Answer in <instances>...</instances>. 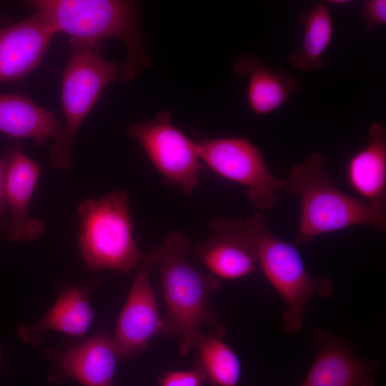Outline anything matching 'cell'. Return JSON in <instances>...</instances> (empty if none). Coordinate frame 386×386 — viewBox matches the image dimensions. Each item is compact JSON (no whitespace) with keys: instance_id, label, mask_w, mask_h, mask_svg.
<instances>
[{"instance_id":"6da1fadb","label":"cell","mask_w":386,"mask_h":386,"mask_svg":"<svg viewBox=\"0 0 386 386\" xmlns=\"http://www.w3.org/2000/svg\"><path fill=\"white\" fill-rule=\"evenodd\" d=\"M191 243L181 230L168 232L164 241L144 254L142 262L159 271L166 305L164 322L167 335L179 342V352L186 355L203 332L222 337L226 326L214 312L210 295L222 286V279L193 265L189 258Z\"/></svg>"},{"instance_id":"7a4b0ae2","label":"cell","mask_w":386,"mask_h":386,"mask_svg":"<svg viewBox=\"0 0 386 386\" xmlns=\"http://www.w3.org/2000/svg\"><path fill=\"white\" fill-rule=\"evenodd\" d=\"M29 4L43 14L56 33L71 40L100 44L115 39L124 46L122 65L126 79H132L149 63L137 21V3L119 0H32Z\"/></svg>"},{"instance_id":"3957f363","label":"cell","mask_w":386,"mask_h":386,"mask_svg":"<svg viewBox=\"0 0 386 386\" xmlns=\"http://www.w3.org/2000/svg\"><path fill=\"white\" fill-rule=\"evenodd\" d=\"M325 154L311 153L304 164L293 165L283 179V189L299 195L301 202L297 244L355 224L379 230L386 227V214L337 188L327 172Z\"/></svg>"},{"instance_id":"277c9868","label":"cell","mask_w":386,"mask_h":386,"mask_svg":"<svg viewBox=\"0 0 386 386\" xmlns=\"http://www.w3.org/2000/svg\"><path fill=\"white\" fill-rule=\"evenodd\" d=\"M71 52L62 75L61 104L65 122L49 149L51 164L72 167L71 152L78 131L104 89L120 77L122 66L104 58L100 44L70 40Z\"/></svg>"},{"instance_id":"5b68a950","label":"cell","mask_w":386,"mask_h":386,"mask_svg":"<svg viewBox=\"0 0 386 386\" xmlns=\"http://www.w3.org/2000/svg\"><path fill=\"white\" fill-rule=\"evenodd\" d=\"M129 207L123 189L79 204V247L89 270L130 272L142 263L144 254L134 239Z\"/></svg>"},{"instance_id":"8992f818","label":"cell","mask_w":386,"mask_h":386,"mask_svg":"<svg viewBox=\"0 0 386 386\" xmlns=\"http://www.w3.org/2000/svg\"><path fill=\"white\" fill-rule=\"evenodd\" d=\"M245 223L255 246L258 266L285 304L282 316L284 329L295 333L303 325L310 300L315 295L328 297L332 294V281L311 275L297 249L274 235L260 212Z\"/></svg>"},{"instance_id":"52a82bcc","label":"cell","mask_w":386,"mask_h":386,"mask_svg":"<svg viewBox=\"0 0 386 386\" xmlns=\"http://www.w3.org/2000/svg\"><path fill=\"white\" fill-rule=\"evenodd\" d=\"M127 130L169 185L186 195L194 192L204 166L196 142L172 124L168 112H160L149 121L131 124Z\"/></svg>"},{"instance_id":"ba28073f","label":"cell","mask_w":386,"mask_h":386,"mask_svg":"<svg viewBox=\"0 0 386 386\" xmlns=\"http://www.w3.org/2000/svg\"><path fill=\"white\" fill-rule=\"evenodd\" d=\"M199 157L218 175L247 189V197L259 210L272 208L283 180L267 168L261 151L245 138H216L196 142Z\"/></svg>"},{"instance_id":"9c48e42d","label":"cell","mask_w":386,"mask_h":386,"mask_svg":"<svg viewBox=\"0 0 386 386\" xmlns=\"http://www.w3.org/2000/svg\"><path fill=\"white\" fill-rule=\"evenodd\" d=\"M212 233L191 249L192 260L220 279H236L258 266L255 246L245 221L217 217L209 223Z\"/></svg>"},{"instance_id":"30bf717a","label":"cell","mask_w":386,"mask_h":386,"mask_svg":"<svg viewBox=\"0 0 386 386\" xmlns=\"http://www.w3.org/2000/svg\"><path fill=\"white\" fill-rule=\"evenodd\" d=\"M152 266L142 262L137 268L127 299L112 336L119 360L133 357L158 335H167L156 295L150 282Z\"/></svg>"},{"instance_id":"8fae6325","label":"cell","mask_w":386,"mask_h":386,"mask_svg":"<svg viewBox=\"0 0 386 386\" xmlns=\"http://www.w3.org/2000/svg\"><path fill=\"white\" fill-rule=\"evenodd\" d=\"M315 360L300 386H375V360L359 358L345 339L325 329L313 335Z\"/></svg>"},{"instance_id":"7c38bea8","label":"cell","mask_w":386,"mask_h":386,"mask_svg":"<svg viewBox=\"0 0 386 386\" xmlns=\"http://www.w3.org/2000/svg\"><path fill=\"white\" fill-rule=\"evenodd\" d=\"M49 380L72 379L83 386H113L119 359L112 336L106 328L83 342L57 352Z\"/></svg>"},{"instance_id":"4fadbf2b","label":"cell","mask_w":386,"mask_h":386,"mask_svg":"<svg viewBox=\"0 0 386 386\" xmlns=\"http://www.w3.org/2000/svg\"><path fill=\"white\" fill-rule=\"evenodd\" d=\"M56 34L41 13L0 23V83L20 79L41 61Z\"/></svg>"},{"instance_id":"5bb4252c","label":"cell","mask_w":386,"mask_h":386,"mask_svg":"<svg viewBox=\"0 0 386 386\" xmlns=\"http://www.w3.org/2000/svg\"><path fill=\"white\" fill-rule=\"evenodd\" d=\"M5 154L4 196L10 214L7 237L18 242L32 241L45 230L44 222L30 217L27 212L41 169L19 145L9 147Z\"/></svg>"},{"instance_id":"9a60e30c","label":"cell","mask_w":386,"mask_h":386,"mask_svg":"<svg viewBox=\"0 0 386 386\" xmlns=\"http://www.w3.org/2000/svg\"><path fill=\"white\" fill-rule=\"evenodd\" d=\"M91 291V287L89 284L65 289L39 320L19 327V336L25 343L34 347L41 344L49 330L73 337L84 336L94 320L89 300Z\"/></svg>"},{"instance_id":"2e32d148","label":"cell","mask_w":386,"mask_h":386,"mask_svg":"<svg viewBox=\"0 0 386 386\" xmlns=\"http://www.w3.org/2000/svg\"><path fill=\"white\" fill-rule=\"evenodd\" d=\"M367 147L355 153L347 166L349 184L358 198L372 207L386 209V130L381 122L369 129Z\"/></svg>"},{"instance_id":"e0dca14e","label":"cell","mask_w":386,"mask_h":386,"mask_svg":"<svg viewBox=\"0 0 386 386\" xmlns=\"http://www.w3.org/2000/svg\"><path fill=\"white\" fill-rule=\"evenodd\" d=\"M234 72L247 77V103L259 116L273 112L285 104L297 86L294 75L265 64L253 54L237 59L234 64Z\"/></svg>"},{"instance_id":"ac0fdd59","label":"cell","mask_w":386,"mask_h":386,"mask_svg":"<svg viewBox=\"0 0 386 386\" xmlns=\"http://www.w3.org/2000/svg\"><path fill=\"white\" fill-rule=\"evenodd\" d=\"M62 129L54 113L36 104L29 96L0 94V132L12 137L32 138L44 144Z\"/></svg>"},{"instance_id":"d6986e66","label":"cell","mask_w":386,"mask_h":386,"mask_svg":"<svg viewBox=\"0 0 386 386\" xmlns=\"http://www.w3.org/2000/svg\"><path fill=\"white\" fill-rule=\"evenodd\" d=\"M299 21L303 26V36L298 50L289 56L296 69L310 72L321 68L334 32L332 16L325 1H320L302 14Z\"/></svg>"},{"instance_id":"ffe728a7","label":"cell","mask_w":386,"mask_h":386,"mask_svg":"<svg viewBox=\"0 0 386 386\" xmlns=\"http://www.w3.org/2000/svg\"><path fill=\"white\" fill-rule=\"evenodd\" d=\"M197 367L212 386H237L241 364L236 352L220 337L202 332L194 345Z\"/></svg>"},{"instance_id":"44dd1931","label":"cell","mask_w":386,"mask_h":386,"mask_svg":"<svg viewBox=\"0 0 386 386\" xmlns=\"http://www.w3.org/2000/svg\"><path fill=\"white\" fill-rule=\"evenodd\" d=\"M206 381L202 370L169 371L161 379V386H202Z\"/></svg>"},{"instance_id":"7402d4cb","label":"cell","mask_w":386,"mask_h":386,"mask_svg":"<svg viewBox=\"0 0 386 386\" xmlns=\"http://www.w3.org/2000/svg\"><path fill=\"white\" fill-rule=\"evenodd\" d=\"M361 17L365 24V31L368 34L377 26L386 24V1H365L361 11Z\"/></svg>"},{"instance_id":"603a6c76","label":"cell","mask_w":386,"mask_h":386,"mask_svg":"<svg viewBox=\"0 0 386 386\" xmlns=\"http://www.w3.org/2000/svg\"><path fill=\"white\" fill-rule=\"evenodd\" d=\"M6 167V154L0 158V218L6 205L4 196V179Z\"/></svg>"},{"instance_id":"cb8c5ba5","label":"cell","mask_w":386,"mask_h":386,"mask_svg":"<svg viewBox=\"0 0 386 386\" xmlns=\"http://www.w3.org/2000/svg\"><path fill=\"white\" fill-rule=\"evenodd\" d=\"M326 4H330L335 6H345L350 4L352 1H345V0H333V1H325Z\"/></svg>"},{"instance_id":"d4e9b609","label":"cell","mask_w":386,"mask_h":386,"mask_svg":"<svg viewBox=\"0 0 386 386\" xmlns=\"http://www.w3.org/2000/svg\"><path fill=\"white\" fill-rule=\"evenodd\" d=\"M0 362H1V355H0Z\"/></svg>"}]
</instances>
